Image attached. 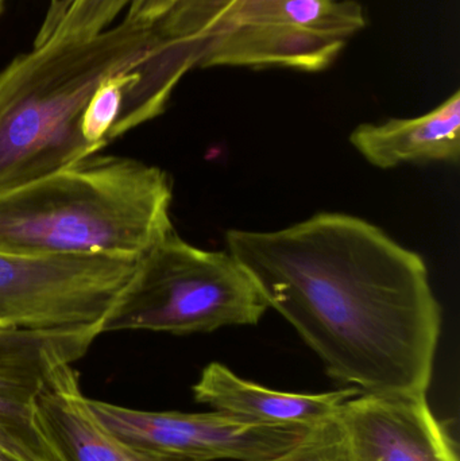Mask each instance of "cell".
<instances>
[{"label":"cell","instance_id":"obj_10","mask_svg":"<svg viewBox=\"0 0 460 461\" xmlns=\"http://www.w3.org/2000/svg\"><path fill=\"white\" fill-rule=\"evenodd\" d=\"M38 430L56 461H189L135 448L95 416L72 365L59 366L35 400Z\"/></svg>","mask_w":460,"mask_h":461},{"label":"cell","instance_id":"obj_15","mask_svg":"<svg viewBox=\"0 0 460 461\" xmlns=\"http://www.w3.org/2000/svg\"><path fill=\"white\" fill-rule=\"evenodd\" d=\"M338 416V414H337ZM337 416L319 427L312 428L310 435L285 461H356L346 441Z\"/></svg>","mask_w":460,"mask_h":461},{"label":"cell","instance_id":"obj_18","mask_svg":"<svg viewBox=\"0 0 460 461\" xmlns=\"http://www.w3.org/2000/svg\"><path fill=\"white\" fill-rule=\"evenodd\" d=\"M270 461H285V460H284V457H283V459L270 460Z\"/></svg>","mask_w":460,"mask_h":461},{"label":"cell","instance_id":"obj_17","mask_svg":"<svg viewBox=\"0 0 460 461\" xmlns=\"http://www.w3.org/2000/svg\"><path fill=\"white\" fill-rule=\"evenodd\" d=\"M3 2H5V0H0V13L3 11Z\"/></svg>","mask_w":460,"mask_h":461},{"label":"cell","instance_id":"obj_2","mask_svg":"<svg viewBox=\"0 0 460 461\" xmlns=\"http://www.w3.org/2000/svg\"><path fill=\"white\" fill-rule=\"evenodd\" d=\"M172 197L159 167L92 154L0 194V251L138 260L172 232Z\"/></svg>","mask_w":460,"mask_h":461},{"label":"cell","instance_id":"obj_4","mask_svg":"<svg viewBox=\"0 0 460 461\" xmlns=\"http://www.w3.org/2000/svg\"><path fill=\"white\" fill-rule=\"evenodd\" d=\"M366 24L351 0H177L151 27L196 68L320 72Z\"/></svg>","mask_w":460,"mask_h":461},{"label":"cell","instance_id":"obj_1","mask_svg":"<svg viewBox=\"0 0 460 461\" xmlns=\"http://www.w3.org/2000/svg\"><path fill=\"white\" fill-rule=\"evenodd\" d=\"M226 241L332 378L364 394L427 395L442 308L418 252L331 212L284 230H231Z\"/></svg>","mask_w":460,"mask_h":461},{"label":"cell","instance_id":"obj_8","mask_svg":"<svg viewBox=\"0 0 460 461\" xmlns=\"http://www.w3.org/2000/svg\"><path fill=\"white\" fill-rule=\"evenodd\" d=\"M97 336V322L0 327V448L21 461H56L38 430L35 400L53 370L83 357Z\"/></svg>","mask_w":460,"mask_h":461},{"label":"cell","instance_id":"obj_12","mask_svg":"<svg viewBox=\"0 0 460 461\" xmlns=\"http://www.w3.org/2000/svg\"><path fill=\"white\" fill-rule=\"evenodd\" d=\"M354 148L374 167L391 169L407 162H458L460 94L412 119L361 124L350 135Z\"/></svg>","mask_w":460,"mask_h":461},{"label":"cell","instance_id":"obj_14","mask_svg":"<svg viewBox=\"0 0 460 461\" xmlns=\"http://www.w3.org/2000/svg\"><path fill=\"white\" fill-rule=\"evenodd\" d=\"M138 81L137 68L115 73L97 86L81 116V134L97 151L108 143V134L118 121L124 95Z\"/></svg>","mask_w":460,"mask_h":461},{"label":"cell","instance_id":"obj_11","mask_svg":"<svg viewBox=\"0 0 460 461\" xmlns=\"http://www.w3.org/2000/svg\"><path fill=\"white\" fill-rule=\"evenodd\" d=\"M361 393L356 387L323 394L277 392L246 381L218 362L210 363L194 386V400L215 411L275 427H319Z\"/></svg>","mask_w":460,"mask_h":461},{"label":"cell","instance_id":"obj_9","mask_svg":"<svg viewBox=\"0 0 460 461\" xmlns=\"http://www.w3.org/2000/svg\"><path fill=\"white\" fill-rule=\"evenodd\" d=\"M356 461H458L423 394H359L337 416Z\"/></svg>","mask_w":460,"mask_h":461},{"label":"cell","instance_id":"obj_16","mask_svg":"<svg viewBox=\"0 0 460 461\" xmlns=\"http://www.w3.org/2000/svg\"><path fill=\"white\" fill-rule=\"evenodd\" d=\"M0 461H21V460L16 459L15 456H13V455L8 454V452L5 451V449L0 448Z\"/></svg>","mask_w":460,"mask_h":461},{"label":"cell","instance_id":"obj_13","mask_svg":"<svg viewBox=\"0 0 460 461\" xmlns=\"http://www.w3.org/2000/svg\"><path fill=\"white\" fill-rule=\"evenodd\" d=\"M132 0H54L34 45L77 40L108 29Z\"/></svg>","mask_w":460,"mask_h":461},{"label":"cell","instance_id":"obj_6","mask_svg":"<svg viewBox=\"0 0 460 461\" xmlns=\"http://www.w3.org/2000/svg\"><path fill=\"white\" fill-rule=\"evenodd\" d=\"M137 260L32 257L0 251V327L94 324L126 284Z\"/></svg>","mask_w":460,"mask_h":461},{"label":"cell","instance_id":"obj_3","mask_svg":"<svg viewBox=\"0 0 460 461\" xmlns=\"http://www.w3.org/2000/svg\"><path fill=\"white\" fill-rule=\"evenodd\" d=\"M123 18L99 34L34 45L0 72V194L96 154L81 116L103 80L135 69L158 48Z\"/></svg>","mask_w":460,"mask_h":461},{"label":"cell","instance_id":"obj_5","mask_svg":"<svg viewBox=\"0 0 460 461\" xmlns=\"http://www.w3.org/2000/svg\"><path fill=\"white\" fill-rule=\"evenodd\" d=\"M267 308L250 274L230 252L197 249L173 230L137 260L97 327L100 335H189L258 324Z\"/></svg>","mask_w":460,"mask_h":461},{"label":"cell","instance_id":"obj_7","mask_svg":"<svg viewBox=\"0 0 460 461\" xmlns=\"http://www.w3.org/2000/svg\"><path fill=\"white\" fill-rule=\"evenodd\" d=\"M100 422L135 448L189 461L283 459L312 428L245 421L221 411H145L88 398Z\"/></svg>","mask_w":460,"mask_h":461}]
</instances>
